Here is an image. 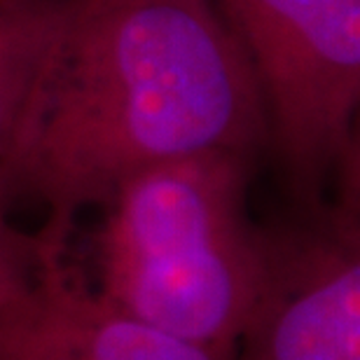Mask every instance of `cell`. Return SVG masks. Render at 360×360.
Instances as JSON below:
<instances>
[{
	"instance_id": "cell-5",
	"label": "cell",
	"mask_w": 360,
	"mask_h": 360,
	"mask_svg": "<svg viewBox=\"0 0 360 360\" xmlns=\"http://www.w3.org/2000/svg\"><path fill=\"white\" fill-rule=\"evenodd\" d=\"M38 257L26 297L0 311V360H232L122 314L63 257Z\"/></svg>"
},
{
	"instance_id": "cell-4",
	"label": "cell",
	"mask_w": 360,
	"mask_h": 360,
	"mask_svg": "<svg viewBox=\"0 0 360 360\" xmlns=\"http://www.w3.org/2000/svg\"><path fill=\"white\" fill-rule=\"evenodd\" d=\"M232 360H360L358 204L267 232V271Z\"/></svg>"
},
{
	"instance_id": "cell-2",
	"label": "cell",
	"mask_w": 360,
	"mask_h": 360,
	"mask_svg": "<svg viewBox=\"0 0 360 360\" xmlns=\"http://www.w3.org/2000/svg\"><path fill=\"white\" fill-rule=\"evenodd\" d=\"M253 155L213 150L157 164L105 201L96 292L131 319L234 356L267 271L248 218Z\"/></svg>"
},
{
	"instance_id": "cell-3",
	"label": "cell",
	"mask_w": 360,
	"mask_h": 360,
	"mask_svg": "<svg viewBox=\"0 0 360 360\" xmlns=\"http://www.w3.org/2000/svg\"><path fill=\"white\" fill-rule=\"evenodd\" d=\"M262 98L267 146L307 211L358 204L360 0H215Z\"/></svg>"
},
{
	"instance_id": "cell-7",
	"label": "cell",
	"mask_w": 360,
	"mask_h": 360,
	"mask_svg": "<svg viewBox=\"0 0 360 360\" xmlns=\"http://www.w3.org/2000/svg\"><path fill=\"white\" fill-rule=\"evenodd\" d=\"M38 243L14 232L5 218V201L0 197V311L26 297L38 276Z\"/></svg>"
},
{
	"instance_id": "cell-6",
	"label": "cell",
	"mask_w": 360,
	"mask_h": 360,
	"mask_svg": "<svg viewBox=\"0 0 360 360\" xmlns=\"http://www.w3.org/2000/svg\"><path fill=\"white\" fill-rule=\"evenodd\" d=\"M63 0H0V153L17 127Z\"/></svg>"
},
{
	"instance_id": "cell-1",
	"label": "cell",
	"mask_w": 360,
	"mask_h": 360,
	"mask_svg": "<svg viewBox=\"0 0 360 360\" xmlns=\"http://www.w3.org/2000/svg\"><path fill=\"white\" fill-rule=\"evenodd\" d=\"M267 122L215 0H63L56 33L0 153V197L45 208L42 255L131 176L213 150L257 155Z\"/></svg>"
}]
</instances>
